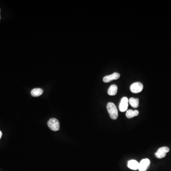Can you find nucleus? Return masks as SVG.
Returning a JSON list of instances; mask_svg holds the SVG:
<instances>
[{
  "instance_id": "obj_10",
  "label": "nucleus",
  "mask_w": 171,
  "mask_h": 171,
  "mask_svg": "<svg viewBox=\"0 0 171 171\" xmlns=\"http://www.w3.org/2000/svg\"><path fill=\"white\" fill-rule=\"evenodd\" d=\"M118 88L116 85H112L108 89V93L110 96L116 95L117 91Z\"/></svg>"
},
{
  "instance_id": "obj_7",
  "label": "nucleus",
  "mask_w": 171,
  "mask_h": 171,
  "mask_svg": "<svg viewBox=\"0 0 171 171\" xmlns=\"http://www.w3.org/2000/svg\"><path fill=\"white\" fill-rule=\"evenodd\" d=\"M120 75L117 72H114L110 75L106 76L103 78V81L105 83H109L113 80H118L120 77Z\"/></svg>"
},
{
  "instance_id": "obj_11",
  "label": "nucleus",
  "mask_w": 171,
  "mask_h": 171,
  "mask_svg": "<svg viewBox=\"0 0 171 171\" xmlns=\"http://www.w3.org/2000/svg\"><path fill=\"white\" fill-rule=\"evenodd\" d=\"M128 103L135 109H137L139 106V99L134 97H131L128 100Z\"/></svg>"
},
{
  "instance_id": "obj_2",
  "label": "nucleus",
  "mask_w": 171,
  "mask_h": 171,
  "mask_svg": "<svg viewBox=\"0 0 171 171\" xmlns=\"http://www.w3.org/2000/svg\"><path fill=\"white\" fill-rule=\"evenodd\" d=\"M48 126L53 131H58L60 128L59 121L56 118H52L48 122Z\"/></svg>"
},
{
  "instance_id": "obj_4",
  "label": "nucleus",
  "mask_w": 171,
  "mask_h": 171,
  "mask_svg": "<svg viewBox=\"0 0 171 171\" xmlns=\"http://www.w3.org/2000/svg\"><path fill=\"white\" fill-rule=\"evenodd\" d=\"M169 151L170 149L168 147H162L161 148H159L155 155L157 158H163L166 156L167 153L169 152Z\"/></svg>"
},
{
  "instance_id": "obj_9",
  "label": "nucleus",
  "mask_w": 171,
  "mask_h": 171,
  "mask_svg": "<svg viewBox=\"0 0 171 171\" xmlns=\"http://www.w3.org/2000/svg\"><path fill=\"white\" fill-rule=\"evenodd\" d=\"M139 111L138 110H133L131 109L127 110L126 112V117L127 118H131L138 115Z\"/></svg>"
},
{
  "instance_id": "obj_12",
  "label": "nucleus",
  "mask_w": 171,
  "mask_h": 171,
  "mask_svg": "<svg viewBox=\"0 0 171 171\" xmlns=\"http://www.w3.org/2000/svg\"><path fill=\"white\" fill-rule=\"evenodd\" d=\"M43 90L40 88H36L31 90V94L34 97H37L41 96L43 94Z\"/></svg>"
},
{
  "instance_id": "obj_14",
  "label": "nucleus",
  "mask_w": 171,
  "mask_h": 171,
  "mask_svg": "<svg viewBox=\"0 0 171 171\" xmlns=\"http://www.w3.org/2000/svg\"><path fill=\"white\" fill-rule=\"evenodd\" d=\"M0 12H1V9H0ZM0 20H1V15H0Z\"/></svg>"
},
{
  "instance_id": "obj_1",
  "label": "nucleus",
  "mask_w": 171,
  "mask_h": 171,
  "mask_svg": "<svg viewBox=\"0 0 171 171\" xmlns=\"http://www.w3.org/2000/svg\"><path fill=\"white\" fill-rule=\"evenodd\" d=\"M107 109L110 118L116 120L118 117V113L117 106L112 102H109L107 105Z\"/></svg>"
},
{
  "instance_id": "obj_6",
  "label": "nucleus",
  "mask_w": 171,
  "mask_h": 171,
  "mask_svg": "<svg viewBox=\"0 0 171 171\" xmlns=\"http://www.w3.org/2000/svg\"><path fill=\"white\" fill-rule=\"evenodd\" d=\"M128 106V99L127 97H123L119 104V109L121 112H124L127 110Z\"/></svg>"
},
{
  "instance_id": "obj_8",
  "label": "nucleus",
  "mask_w": 171,
  "mask_h": 171,
  "mask_svg": "<svg viewBox=\"0 0 171 171\" xmlns=\"http://www.w3.org/2000/svg\"><path fill=\"white\" fill-rule=\"evenodd\" d=\"M128 167L133 170H137L138 169L139 163L135 160H131L128 161L127 164Z\"/></svg>"
},
{
  "instance_id": "obj_5",
  "label": "nucleus",
  "mask_w": 171,
  "mask_h": 171,
  "mask_svg": "<svg viewBox=\"0 0 171 171\" xmlns=\"http://www.w3.org/2000/svg\"><path fill=\"white\" fill-rule=\"evenodd\" d=\"M150 161L148 159H143L139 163L138 169L139 171H146L149 167Z\"/></svg>"
},
{
  "instance_id": "obj_13",
  "label": "nucleus",
  "mask_w": 171,
  "mask_h": 171,
  "mask_svg": "<svg viewBox=\"0 0 171 171\" xmlns=\"http://www.w3.org/2000/svg\"><path fill=\"white\" fill-rule=\"evenodd\" d=\"M1 136H2V132L0 131V139L1 138Z\"/></svg>"
},
{
  "instance_id": "obj_3",
  "label": "nucleus",
  "mask_w": 171,
  "mask_h": 171,
  "mask_svg": "<svg viewBox=\"0 0 171 171\" xmlns=\"http://www.w3.org/2000/svg\"><path fill=\"white\" fill-rule=\"evenodd\" d=\"M143 85L140 82L134 83L130 86V89L133 93H138L141 92L143 89Z\"/></svg>"
}]
</instances>
